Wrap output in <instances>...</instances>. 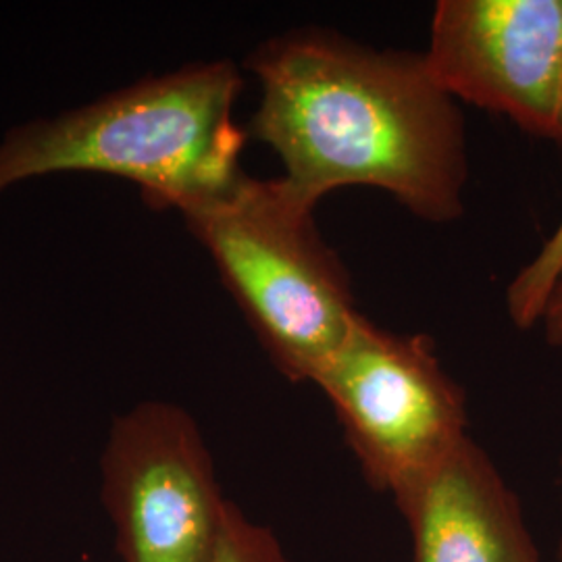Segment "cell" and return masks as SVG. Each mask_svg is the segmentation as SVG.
<instances>
[{"label":"cell","instance_id":"cell-1","mask_svg":"<svg viewBox=\"0 0 562 562\" xmlns=\"http://www.w3.org/2000/svg\"><path fill=\"white\" fill-rule=\"evenodd\" d=\"M246 69L261 88L246 134L278 155L302 201L317 206L341 188L369 186L431 225L464 213L461 102L423 53L304 27L259 44Z\"/></svg>","mask_w":562,"mask_h":562},{"label":"cell","instance_id":"cell-2","mask_svg":"<svg viewBox=\"0 0 562 562\" xmlns=\"http://www.w3.org/2000/svg\"><path fill=\"white\" fill-rule=\"evenodd\" d=\"M241 88L232 60H201L18 125L0 140V194L46 176L99 173L134 181L155 211L183 213L244 173Z\"/></svg>","mask_w":562,"mask_h":562},{"label":"cell","instance_id":"cell-3","mask_svg":"<svg viewBox=\"0 0 562 562\" xmlns=\"http://www.w3.org/2000/svg\"><path fill=\"white\" fill-rule=\"evenodd\" d=\"M313 204L283 178L241 173L180 213L229 296L288 382L313 383L361 315Z\"/></svg>","mask_w":562,"mask_h":562},{"label":"cell","instance_id":"cell-4","mask_svg":"<svg viewBox=\"0 0 562 562\" xmlns=\"http://www.w3.org/2000/svg\"><path fill=\"white\" fill-rule=\"evenodd\" d=\"M313 383L367 483L392 498L469 438L464 390L423 334L383 329L361 313Z\"/></svg>","mask_w":562,"mask_h":562},{"label":"cell","instance_id":"cell-5","mask_svg":"<svg viewBox=\"0 0 562 562\" xmlns=\"http://www.w3.org/2000/svg\"><path fill=\"white\" fill-rule=\"evenodd\" d=\"M101 475L121 561H209L229 501L188 411L150 401L115 417Z\"/></svg>","mask_w":562,"mask_h":562},{"label":"cell","instance_id":"cell-6","mask_svg":"<svg viewBox=\"0 0 562 562\" xmlns=\"http://www.w3.org/2000/svg\"><path fill=\"white\" fill-rule=\"evenodd\" d=\"M423 55L461 104L562 148V0H440Z\"/></svg>","mask_w":562,"mask_h":562},{"label":"cell","instance_id":"cell-7","mask_svg":"<svg viewBox=\"0 0 562 562\" xmlns=\"http://www.w3.org/2000/svg\"><path fill=\"white\" fill-rule=\"evenodd\" d=\"M415 562H540L521 503L469 436L394 496Z\"/></svg>","mask_w":562,"mask_h":562},{"label":"cell","instance_id":"cell-8","mask_svg":"<svg viewBox=\"0 0 562 562\" xmlns=\"http://www.w3.org/2000/svg\"><path fill=\"white\" fill-rule=\"evenodd\" d=\"M562 269V220L536 257L522 267L506 290V311L519 329L540 325L546 302Z\"/></svg>","mask_w":562,"mask_h":562},{"label":"cell","instance_id":"cell-9","mask_svg":"<svg viewBox=\"0 0 562 562\" xmlns=\"http://www.w3.org/2000/svg\"><path fill=\"white\" fill-rule=\"evenodd\" d=\"M206 562H294L276 533L252 522L234 503L227 504L222 531Z\"/></svg>","mask_w":562,"mask_h":562},{"label":"cell","instance_id":"cell-10","mask_svg":"<svg viewBox=\"0 0 562 562\" xmlns=\"http://www.w3.org/2000/svg\"><path fill=\"white\" fill-rule=\"evenodd\" d=\"M540 325H542L546 341L554 348H562V269L559 280L550 292V299L546 302Z\"/></svg>","mask_w":562,"mask_h":562},{"label":"cell","instance_id":"cell-11","mask_svg":"<svg viewBox=\"0 0 562 562\" xmlns=\"http://www.w3.org/2000/svg\"><path fill=\"white\" fill-rule=\"evenodd\" d=\"M559 562H562V538H561V546H559Z\"/></svg>","mask_w":562,"mask_h":562}]
</instances>
